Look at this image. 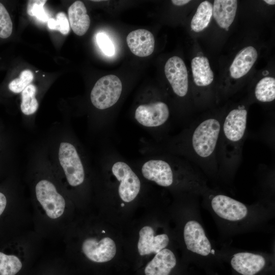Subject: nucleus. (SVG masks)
I'll return each instance as SVG.
<instances>
[{
    "mask_svg": "<svg viewBox=\"0 0 275 275\" xmlns=\"http://www.w3.org/2000/svg\"><path fill=\"white\" fill-rule=\"evenodd\" d=\"M208 207L216 219L226 228L238 229L250 228L261 221L265 210L259 206L246 205L222 194L208 197Z\"/></svg>",
    "mask_w": 275,
    "mask_h": 275,
    "instance_id": "1",
    "label": "nucleus"
},
{
    "mask_svg": "<svg viewBox=\"0 0 275 275\" xmlns=\"http://www.w3.org/2000/svg\"><path fill=\"white\" fill-rule=\"evenodd\" d=\"M196 215L195 218L185 223L183 230L184 244L186 249L194 256L195 262L204 265L205 263L208 264L212 261L224 259L214 249L202 223Z\"/></svg>",
    "mask_w": 275,
    "mask_h": 275,
    "instance_id": "2",
    "label": "nucleus"
},
{
    "mask_svg": "<svg viewBox=\"0 0 275 275\" xmlns=\"http://www.w3.org/2000/svg\"><path fill=\"white\" fill-rule=\"evenodd\" d=\"M228 261L234 275H274V259L267 254L240 251L229 256Z\"/></svg>",
    "mask_w": 275,
    "mask_h": 275,
    "instance_id": "3",
    "label": "nucleus"
},
{
    "mask_svg": "<svg viewBox=\"0 0 275 275\" xmlns=\"http://www.w3.org/2000/svg\"><path fill=\"white\" fill-rule=\"evenodd\" d=\"M221 126L215 118H208L193 130L189 141L193 152L201 160L210 159L214 155L220 138Z\"/></svg>",
    "mask_w": 275,
    "mask_h": 275,
    "instance_id": "4",
    "label": "nucleus"
},
{
    "mask_svg": "<svg viewBox=\"0 0 275 275\" xmlns=\"http://www.w3.org/2000/svg\"><path fill=\"white\" fill-rule=\"evenodd\" d=\"M107 166L118 181V193L124 202L129 203L139 195L141 181L128 163L116 155L108 156Z\"/></svg>",
    "mask_w": 275,
    "mask_h": 275,
    "instance_id": "5",
    "label": "nucleus"
},
{
    "mask_svg": "<svg viewBox=\"0 0 275 275\" xmlns=\"http://www.w3.org/2000/svg\"><path fill=\"white\" fill-rule=\"evenodd\" d=\"M182 166L164 156H153L143 162L141 167L143 176L162 187H171L175 182Z\"/></svg>",
    "mask_w": 275,
    "mask_h": 275,
    "instance_id": "6",
    "label": "nucleus"
},
{
    "mask_svg": "<svg viewBox=\"0 0 275 275\" xmlns=\"http://www.w3.org/2000/svg\"><path fill=\"white\" fill-rule=\"evenodd\" d=\"M122 91L121 81L115 75H107L99 79L90 94L91 101L96 108L104 110L114 105Z\"/></svg>",
    "mask_w": 275,
    "mask_h": 275,
    "instance_id": "7",
    "label": "nucleus"
},
{
    "mask_svg": "<svg viewBox=\"0 0 275 275\" xmlns=\"http://www.w3.org/2000/svg\"><path fill=\"white\" fill-rule=\"evenodd\" d=\"M58 155L60 163L69 185L74 187L81 185L85 180V171L76 148L70 143L62 142Z\"/></svg>",
    "mask_w": 275,
    "mask_h": 275,
    "instance_id": "8",
    "label": "nucleus"
},
{
    "mask_svg": "<svg viewBox=\"0 0 275 275\" xmlns=\"http://www.w3.org/2000/svg\"><path fill=\"white\" fill-rule=\"evenodd\" d=\"M248 111L244 107L231 110L226 117L221 126L224 145L234 149L237 145H240L245 134L247 123Z\"/></svg>",
    "mask_w": 275,
    "mask_h": 275,
    "instance_id": "9",
    "label": "nucleus"
},
{
    "mask_svg": "<svg viewBox=\"0 0 275 275\" xmlns=\"http://www.w3.org/2000/svg\"><path fill=\"white\" fill-rule=\"evenodd\" d=\"M35 192L37 200L49 217L56 219L63 214L65 199L51 182L45 179L39 181L36 185Z\"/></svg>",
    "mask_w": 275,
    "mask_h": 275,
    "instance_id": "10",
    "label": "nucleus"
},
{
    "mask_svg": "<svg viewBox=\"0 0 275 275\" xmlns=\"http://www.w3.org/2000/svg\"><path fill=\"white\" fill-rule=\"evenodd\" d=\"M170 117L167 104L161 101L141 104L136 108L134 118L141 126L149 129L162 126Z\"/></svg>",
    "mask_w": 275,
    "mask_h": 275,
    "instance_id": "11",
    "label": "nucleus"
},
{
    "mask_svg": "<svg viewBox=\"0 0 275 275\" xmlns=\"http://www.w3.org/2000/svg\"><path fill=\"white\" fill-rule=\"evenodd\" d=\"M164 73L174 93L179 97L185 96L188 92V81L186 67L182 59L178 56L168 59Z\"/></svg>",
    "mask_w": 275,
    "mask_h": 275,
    "instance_id": "12",
    "label": "nucleus"
},
{
    "mask_svg": "<svg viewBox=\"0 0 275 275\" xmlns=\"http://www.w3.org/2000/svg\"><path fill=\"white\" fill-rule=\"evenodd\" d=\"M82 251L90 260L103 263L112 260L116 253V246L109 237H104L98 241L95 238H89L82 244Z\"/></svg>",
    "mask_w": 275,
    "mask_h": 275,
    "instance_id": "13",
    "label": "nucleus"
},
{
    "mask_svg": "<svg viewBox=\"0 0 275 275\" xmlns=\"http://www.w3.org/2000/svg\"><path fill=\"white\" fill-rule=\"evenodd\" d=\"M154 232L150 226H145L140 231L138 249L140 255L156 254L168 245L170 239L167 234L154 235Z\"/></svg>",
    "mask_w": 275,
    "mask_h": 275,
    "instance_id": "14",
    "label": "nucleus"
},
{
    "mask_svg": "<svg viewBox=\"0 0 275 275\" xmlns=\"http://www.w3.org/2000/svg\"><path fill=\"white\" fill-rule=\"evenodd\" d=\"M126 42L131 51L135 56L145 57L152 53L155 40L153 34L145 29H138L129 33Z\"/></svg>",
    "mask_w": 275,
    "mask_h": 275,
    "instance_id": "15",
    "label": "nucleus"
},
{
    "mask_svg": "<svg viewBox=\"0 0 275 275\" xmlns=\"http://www.w3.org/2000/svg\"><path fill=\"white\" fill-rule=\"evenodd\" d=\"M177 264L174 253L165 248L156 254L145 268V275H170Z\"/></svg>",
    "mask_w": 275,
    "mask_h": 275,
    "instance_id": "16",
    "label": "nucleus"
},
{
    "mask_svg": "<svg viewBox=\"0 0 275 275\" xmlns=\"http://www.w3.org/2000/svg\"><path fill=\"white\" fill-rule=\"evenodd\" d=\"M257 50L253 46H247L241 49L235 57L230 67L231 76L235 79L246 75L257 60Z\"/></svg>",
    "mask_w": 275,
    "mask_h": 275,
    "instance_id": "17",
    "label": "nucleus"
},
{
    "mask_svg": "<svg viewBox=\"0 0 275 275\" xmlns=\"http://www.w3.org/2000/svg\"><path fill=\"white\" fill-rule=\"evenodd\" d=\"M69 23L73 32L78 36L86 34L89 28L90 19L87 9L80 1L74 2L68 8Z\"/></svg>",
    "mask_w": 275,
    "mask_h": 275,
    "instance_id": "18",
    "label": "nucleus"
},
{
    "mask_svg": "<svg viewBox=\"0 0 275 275\" xmlns=\"http://www.w3.org/2000/svg\"><path fill=\"white\" fill-rule=\"evenodd\" d=\"M237 8L236 0H215L212 15L221 28L228 30L234 20Z\"/></svg>",
    "mask_w": 275,
    "mask_h": 275,
    "instance_id": "19",
    "label": "nucleus"
},
{
    "mask_svg": "<svg viewBox=\"0 0 275 275\" xmlns=\"http://www.w3.org/2000/svg\"><path fill=\"white\" fill-rule=\"evenodd\" d=\"M194 80L199 87L209 85L213 80L214 75L208 59L204 56H197L191 62Z\"/></svg>",
    "mask_w": 275,
    "mask_h": 275,
    "instance_id": "20",
    "label": "nucleus"
},
{
    "mask_svg": "<svg viewBox=\"0 0 275 275\" xmlns=\"http://www.w3.org/2000/svg\"><path fill=\"white\" fill-rule=\"evenodd\" d=\"M213 14V5L207 1L198 6L190 23L191 29L195 32L203 31L208 26Z\"/></svg>",
    "mask_w": 275,
    "mask_h": 275,
    "instance_id": "21",
    "label": "nucleus"
},
{
    "mask_svg": "<svg viewBox=\"0 0 275 275\" xmlns=\"http://www.w3.org/2000/svg\"><path fill=\"white\" fill-rule=\"evenodd\" d=\"M255 97L262 102H271L275 99V79L266 76L257 84L255 90Z\"/></svg>",
    "mask_w": 275,
    "mask_h": 275,
    "instance_id": "22",
    "label": "nucleus"
},
{
    "mask_svg": "<svg viewBox=\"0 0 275 275\" xmlns=\"http://www.w3.org/2000/svg\"><path fill=\"white\" fill-rule=\"evenodd\" d=\"M36 87L30 84L21 92V112L26 115H30L36 112L38 107V102L35 97Z\"/></svg>",
    "mask_w": 275,
    "mask_h": 275,
    "instance_id": "23",
    "label": "nucleus"
},
{
    "mask_svg": "<svg viewBox=\"0 0 275 275\" xmlns=\"http://www.w3.org/2000/svg\"><path fill=\"white\" fill-rule=\"evenodd\" d=\"M22 266L20 259L16 256L0 252V275H15Z\"/></svg>",
    "mask_w": 275,
    "mask_h": 275,
    "instance_id": "24",
    "label": "nucleus"
},
{
    "mask_svg": "<svg viewBox=\"0 0 275 275\" xmlns=\"http://www.w3.org/2000/svg\"><path fill=\"white\" fill-rule=\"evenodd\" d=\"M34 74L30 70L22 71L18 78L12 80L9 84V89L15 93L22 92L33 81Z\"/></svg>",
    "mask_w": 275,
    "mask_h": 275,
    "instance_id": "25",
    "label": "nucleus"
},
{
    "mask_svg": "<svg viewBox=\"0 0 275 275\" xmlns=\"http://www.w3.org/2000/svg\"><path fill=\"white\" fill-rule=\"evenodd\" d=\"M45 0H31L29 1L27 6V13L32 16L36 18L43 22H47L49 19L48 15L44 9V5L46 3Z\"/></svg>",
    "mask_w": 275,
    "mask_h": 275,
    "instance_id": "26",
    "label": "nucleus"
},
{
    "mask_svg": "<svg viewBox=\"0 0 275 275\" xmlns=\"http://www.w3.org/2000/svg\"><path fill=\"white\" fill-rule=\"evenodd\" d=\"M12 30L13 24L10 16L5 6L0 3V38H8Z\"/></svg>",
    "mask_w": 275,
    "mask_h": 275,
    "instance_id": "27",
    "label": "nucleus"
},
{
    "mask_svg": "<svg viewBox=\"0 0 275 275\" xmlns=\"http://www.w3.org/2000/svg\"><path fill=\"white\" fill-rule=\"evenodd\" d=\"M47 25L50 29L59 31L63 35L68 34L70 31L68 18L65 13L62 12L57 14L56 19L49 18Z\"/></svg>",
    "mask_w": 275,
    "mask_h": 275,
    "instance_id": "28",
    "label": "nucleus"
},
{
    "mask_svg": "<svg viewBox=\"0 0 275 275\" xmlns=\"http://www.w3.org/2000/svg\"><path fill=\"white\" fill-rule=\"evenodd\" d=\"M96 42L100 49L105 55L112 56L114 54V45L106 34L103 33L97 34Z\"/></svg>",
    "mask_w": 275,
    "mask_h": 275,
    "instance_id": "29",
    "label": "nucleus"
},
{
    "mask_svg": "<svg viewBox=\"0 0 275 275\" xmlns=\"http://www.w3.org/2000/svg\"><path fill=\"white\" fill-rule=\"evenodd\" d=\"M7 204V199L5 196L0 192V215L4 211Z\"/></svg>",
    "mask_w": 275,
    "mask_h": 275,
    "instance_id": "30",
    "label": "nucleus"
},
{
    "mask_svg": "<svg viewBox=\"0 0 275 275\" xmlns=\"http://www.w3.org/2000/svg\"><path fill=\"white\" fill-rule=\"evenodd\" d=\"M172 3L176 6H180L184 5L188 3L190 1L189 0H172Z\"/></svg>",
    "mask_w": 275,
    "mask_h": 275,
    "instance_id": "31",
    "label": "nucleus"
},
{
    "mask_svg": "<svg viewBox=\"0 0 275 275\" xmlns=\"http://www.w3.org/2000/svg\"><path fill=\"white\" fill-rule=\"evenodd\" d=\"M264 2L268 5H273L275 4L274 0H264Z\"/></svg>",
    "mask_w": 275,
    "mask_h": 275,
    "instance_id": "32",
    "label": "nucleus"
},
{
    "mask_svg": "<svg viewBox=\"0 0 275 275\" xmlns=\"http://www.w3.org/2000/svg\"><path fill=\"white\" fill-rule=\"evenodd\" d=\"M121 206L122 207L124 206V203H121Z\"/></svg>",
    "mask_w": 275,
    "mask_h": 275,
    "instance_id": "33",
    "label": "nucleus"
},
{
    "mask_svg": "<svg viewBox=\"0 0 275 275\" xmlns=\"http://www.w3.org/2000/svg\"><path fill=\"white\" fill-rule=\"evenodd\" d=\"M102 233H105V232H104V231H102Z\"/></svg>",
    "mask_w": 275,
    "mask_h": 275,
    "instance_id": "34",
    "label": "nucleus"
}]
</instances>
